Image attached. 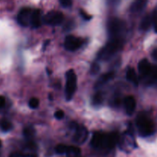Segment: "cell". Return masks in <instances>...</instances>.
<instances>
[{
	"label": "cell",
	"instance_id": "1",
	"mask_svg": "<svg viewBox=\"0 0 157 157\" xmlns=\"http://www.w3.org/2000/svg\"><path fill=\"white\" fill-rule=\"evenodd\" d=\"M127 32V25L123 20L119 18H113L108 24V32L110 40L117 41L120 42L124 41Z\"/></svg>",
	"mask_w": 157,
	"mask_h": 157
},
{
	"label": "cell",
	"instance_id": "2",
	"mask_svg": "<svg viewBox=\"0 0 157 157\" xmlns=\"http://www.w3.org/2000/svg\"><path fill=\"white\" fill-rule=\"evenodd\" d=\"M136 126H137L139 134L144 137L153 134L155 131V127L153 121L145 113H140L137 117Z\"/></svg>",
	"mask_w": 157,
	"mask_h": 157
},
{
	"label": "cell",
	"instance_id": "3",
	"mask_svg": "<svg viewBox=\"0 0 157 157\" xmlns=\"http://www.w3.org/2000/svg\"><path fill=\"white\" fill-rule=\"evenodd\" d=\"M122 42L110 40L109 42L101 49L98 55V59L107 61L114 55L122 47Z\"/></svg>",
	"mask_w": 157,
	"mask_h": 157
},
{
	"label": "cell",
	"instance_id": "4",
	"mask_svg": "<svg viewBox=\"0 0 157 157\" xmlns=\"http://www.w3.org/2000/svg\"><path fill=\"white\" fill-rule=\"evenodd\" d=\"M67 82L65 87V96L67 101L72 99L77 89V76L74 70H69L67 72Z\"/></svg>",
	"mask_w": 157,
	"mask_h": 157
},
{
	"label": "cell",
	"instance_id": "5",
	"mask_svg": "<svg viewBox=\"0 0 157 157\" xmlns=\"http://www.w3.org/2000/svg\"><path fill=\"white\" fill-rule=\"evenodd\" d=\"M63 20H64V15H63V14L60 12H57V11L49 12L43 18V21L45 24L54 26L58 25L61 23H62Z\"/></svg>",
	"mask_w": 157,
	"mask_h": 157
},
{
	"label": "cell",
	"instance_id": "6",
	"mask_svg": "<svg viewBox=\"0 0 157 157\" xmlns=\"http://www.w3.org/2000/svg\"><path fill=\"white\" fill-rule=\"evenodd\" d=\"M83 44V40L79 38L74 36V35H68L66 37L64 40V48L67 50L73 52V51L78 50L81 48Z\"/></svg>",
	"mask_w": 157,
	"mask_h": 157
},
{
	"label": "cell",
	"instance_id": "7",
	"mask_svg": "<svg viewBox=\"0 0 157 157\" xmlns=\"http://www.w3.org/2000/svg\"><path fill=\"white\" fill-rule=\"evenodd\" d=\"M32 12L33 11L29 8H24L21 9L18 15V23L22 26H28L31 25Z\"/></svg>",
	"mask_w": 157,
	"mask_h": 157
},
{
	"label": "cell",
	"instance_id": "8",
	"mask_svg": "<svg viewBox=\"0 0 157 157\" xmlns=\"http://www.w3.org/2000/svg\"><path fill=\"white\" fill-rule=\"evenodd\" d=\"M75 136H74V141L78 144H82L87 140V136H88V132L86 127L83 126H78L77 128L75 129Z\"/></svg>",
	"mask_w": 157,
	"mask_h": 157
},
{
	"label": "cell",
	"instance_id": "9",
	"mask_svg": "<svg viewBox=\"0 0 157 157\" xmlns=\"http://www.w3.org/2000/svg\"><path fill=\"white\" fill-rule=\"evenodd\" d=\"M152 68H153V67L147 59H143L142 61H140V62L139 63V65H138L140 73L143 77L150 76L152 71Z\"/></svg>",
	"mask_w": 157,
	"mask_h": 157
},
{
	"label": "cell",
	"instance_id": "10",
	"mask_svg": "<svg viewBox=\"0 0 157 157\" xmlns=\"http://www.w3.org/2000/svg\"><path fill=\"white\" fill-rule=\"evenodd\" d=\"M124 106H125L126 111L128 115H132L136 109V100L133 96H128L124 100Z\"/></svg>",
	"mask_w": 157,
	"mask_h": 157
},
{
	"label": "cell",
	"instance_id": "11",
	"mask_svg": "<svg viewBox=\"0 0 157 157\" xmlns=\"http://www.w3.org/2000/svg\"><path fill=\"white\" fill-rule=\"evenodd\" d=\"M148 0H135L130 6V11L133 13H138L144 10L147 6Z\"/></svg>",
	"mask_w": 157,
	"mask_h": 157
},
{
	"label": "cell",
	"instance_id": "12",
	"mask_svg": "<svg viewBox=\"0 0 157 157\" xmlns=\"http://www.w3.org/2000/svg\"><path fill=\"white\" fill-rule=\"evenodd\" d=\"M41 25V12L38 9L34 10L32 12V19H31V25L34 29L39 28Z\"/></svg>",
	"mask_w": 157,
	"mask_h": 157
},
{
	"label": "cell",
	"instance_id": "13",
	"mask_svg": "<svg viewBox=\"0 0 157 157\" xmlns=\"http://www.w3.org/2000/svg\"><path fill=\"white\" fill-rule=\"evenodd\" d=\"M104 134L100 133H96L94 134L93 137L91 139L90 144L94 148H101L102 147L103 141H104Z\"/></svg>",
	"mask_w": 157,
	"mask_h": 157
},
{
	"label": "cell",
	"instance_id": "14",
	"mask_svg": "<svg viewBox=\"0 0 157 157\" xmlns=\"http://www.w3.org/2000/svg\"><path fill=\"white\" fill-rule=\"evenodd\" d=\"M153 22V14H148L146 15L140 23V29L143 31H147L151 26L152 23Z\"/></svg>",
	"mask_w": 157,
	"mask_h": 157
},
{
	"label": "cell",
	"instance_id": "15",
	"mask_svg": "<svg viewBox=\"0 0 157 157\" xmlns=\"http://www.w3.org/2000/svg\"><path fill=\"white\" fill-rule=\"evenodd\" d=\"M113 77H114V74H113V72H108V73L101 76V78H99V80L97 81L96 87L97 88H99V87H102V86L104 85L106 83H107L109 81L113 79Z\"/></svg>",
	"mask_w": 157,
	"mask_h": 157
},
{
	"label": "cell",
	"instance_id": "16",
	"mask_svg": "<svg viewBox=\"0 0 157 157\" xmlns=\"http://www.w3.org/2000/svg\"><path fill=\"white\" fill-rule=\"evenodd\" d=\"M127 79L130 82L133 84L134 85L137 86L139 84V79H138V76L136 75V71L133 68H129L127 71Z\"/></svg>",
	"mask_w": 157,
	"mask_h": 157
},
{
	"label": "cell",
	"instance_id": "17",
	"mask_svg": "<svg viewBox=\"0 0 157 157\" xmlns=\"http://www.w3.org/2000/svg\"><path fill=\"white\" fill-rule=\"evenodd\" d=\"M65 154L67 157H79L81 155V150L78 147H67Z\"/></svg>",
	"mask_w": 157,
	"mask_h": 157
},
{
	"label": "cell",
	"instance_id": "18",
	"mask_svg": "<svg viewBox=\"0 0 157 157\" xmlns=\"http://www.w3.org/2000/svg\"><path fill=\"white\" fill-rule=\"evenodd\" d=\"M24 135L28 140H31L35 135V130L32 127H26L24 130Z\"/></svg>",
	"mask_w": 157,
	"mask_h": 157
},
{
	"label": "cell",
	"instance_id": "19",
	"mask_svg": "<svg viewBox=\"0 0 157 157\" xmlns=\"http://www.w3.org/2000/svg\"><path fill=\"white\" fill-rule=\"evenodd\" d=\"M12 124H11L9 121H6V120H4V121H2L1 123V128L2 130V131L4 132H8L9 130H11L12 129Z\"/></svg>",
	"mask_w": 157,
	"mask_h": 157
},
{
	"label": "cell",
	"instance_id": "20",
	"mask_svg": "<svg viewBox=\"0 0 157 157\" xmlns=\"http://www.w3.org/2000/svg\"><path fill=\"white\" fill-rule=\"evenodd\" d=\"M67 147L68 146H66L64 144H58L56 148H55V150H56L57 153H58V154H65Z\"/></svg>",
	"mask_w": 157,
	"mask_h": 157
},
{
	"label": "cell",
	"instance_id": "21",
	"mask_svg": "<svg viewBox=\"0 0 157 157\" xmlns=\"http://www.w3.org/2000/svg\"><path fill=\"white\" fill-rule=\"evenodd\" d=\"M103 101V96L101 93H97L93 98V104L94 105H100Z\"/></svg>",
	"mask_w": 157,
	"mask_h": 157
},
{
	"label": "cell",
	"instance_id": "22",
	"mask_svg": "<svg viewBox=\"0 0 157 157\" xmlns=\"http://www.w3.org/2000/svg\"><path fill=\"white\" fill-rule=\"evenodd\" d=\"M29 105L32 109H36L37 107L39 106V101H38V99H37V98H32V99L29 101Z\"/></svg>",
	"mask_w": 157,
	"mask_h": 157
},
{
	"label": "cell",
	"instance_id": "23",
	"mask_svg": "<svg viewBox=\"0 0 157 157\" xmlns=\"http://www.w3.org/2000/svg\"><path fill=\"white\" fill-rule=\"evenodd\" d=\"M100 71V66L98 63H93L90 67V74L91 75H96L97 73H98V71Z\"/></svg>",
	"mask_w": 157,
	"mask_h": 157
},
{
	"label": "cell",
	"instance_id": "24",
	"mask_svg": "<svg viewBox=\"0 0 157 157\" xmlns=\"http://www.w3.org/2000/svg\"><path fill=\"white\" fill-rule=\"evenodd\" d=\"M60 3L64 8L71 7L72 5V0H60Z\"/></svg>",
	"mask_w": 157,
	"mask_h": 157
},
{
	"label": "cell",
	"instance_id": "25",
	"mask_svg": "<svg viewBox=\"0 0 157 157\" xmlns=\"http://www.w3.org/2000/svg\"><path fill=\"white\" fill-rule=\"evenodd\" d=\"M55 117H56L58 120H61V119H62V118L64 117V111H63V110H58V111L55 112Z\"/></svg>",
	"mask_w": 157,
	"mask_h": 157
},
{
	"label": "cell",
	"instance_id": "26",
	"mask_svg": "<svg viewBox=\"0 0 157 157\" xmlns=\"http://www.w3.org/2000/svg\"><path fill=\"white\" fill-rule=\"evenodd\" d=\"M81 15H82L83 18H84L85 20H90L91 18V16L90 15H88L87 13H86V12H84V10H81Z\"/></svg>",
	"mask_w": 157,
	"mask_h": 157
},
{
	"label": "cell",
	"instance_id": "27",
	"mask_svg": "<svg viewBox=\"0 0 157 157\" xmlns=\"http://www.w3.org/2000/svg\"><path fill=\"white\" fill-rule=\"evenodd\" d=\"M6 105V99L3 96H0V109L3 108Z\"/></svg>",
	"mask_w": 157,
	"mask_h": 157
},
{
	"label": "cell",
	"instance_id": "28",
	"mask_svg": "<svg viewBox=\"0 0 157 157\" xmlns=\"http://www.w3.org/2000/svg\"><path fill=\"white\" fill-rule=\"evenodd\" d=\"M152 57H153V59L157 61V48H155L153 51V52H152Z\"/></svg>",
	"mask_w": 157,
	"mask_h": 157
},
{
	"label": "cell",
	"instance_id": "29",
	"mask_svg": "<svg viewBox=\"0 0 157 157\" xmlns=\"http://www.w3.org/2000/svg\"><path fill=\"white\" fill-rule=\"evenodd\" d=\"M9 157H21V155L19 153H17V152H15V153H12L9 155Z\"/></svg>",
	"mask_w": 157,
	"mask_h": 157
},
{
	"label": "cell",
	"instance_id": "30",
	"mask_svg": "<svg viewBox=\"0 0 157 157\" xmlns=\"http://www.w3.org/2000/svg\"><path fill=\"white\" fill-rule=\"evenodd\" d=\"M1 146H2V143H1V140H0V147H1Z\"/></svg>",
	"mask_w": 157,
	"mask_h": 157
}]
</instances>
